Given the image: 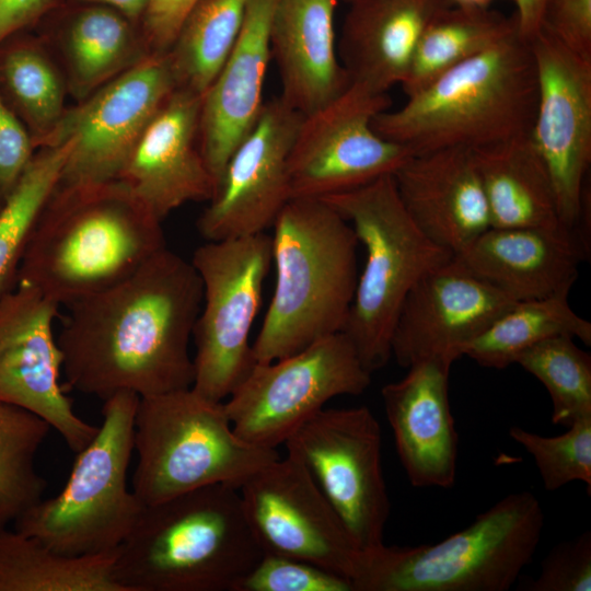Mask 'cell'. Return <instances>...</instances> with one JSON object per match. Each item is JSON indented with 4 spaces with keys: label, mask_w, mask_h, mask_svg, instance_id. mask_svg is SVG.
Wrapping results in <instances>:
<instances>
[{
    "label": "cell",
    "mask_w": 591,
    "mask_h": 591,
    "mask_svg": "<svg viewBox=\"0 0 591 591\" xmlns=\"http://www.w3.org/2000/svg\"><path fill=\"white\" fill-rule=\"evenodd\" d=\"M250 0H200L184 20L167 57L176 89L205 94L232 51Z\"/></svg>",
    "instance_id": "d6a6232c"
},
{
    "label": "cell",
    "mask_w": 591,
    "mask_h": 591,
    "mask_svg": "<svg viewBox=\"0 0 591 591\" xmlns=\"http://www.w3.org/2000/svg\"><path fill=\"white\" fill-rule=\"evenodd\" d=\"M134 451L138 461L131 490L143 507L211 485L240 489L279 457L277 449L240 438L223 402L193 387L139 397Z\"/></svg>",
    "instance_id": "52a82bcc"
},
{
    "label": "cell",
    "mask_w": 591,
    "mask_h": 591,
    "mask_svg": "<svg viewBox=\"0 0 591 591\" xmlns=\"http://www.w3.org/2000/svg\"><path fill=\"white\" fill-rule=\"evenodd\" d=\"M472 153L491 227L566 229L548 167L530 134Z\"/></svg>",
    "instance_id": "83f0119b"
},
{
    "label": "cell",
    "mask_w": 591,
    "mask_h": 591,
    "mask_svg": "<svg viewBox=\"0 0 591 591\" xmlns=\"http://www.w3.org/2000/svg\"><path fill=\"white\" fill-rule=\"evenodd\" d=\"M200 0H148L139 28L150 54L171 48L184 20Z\"/></svg>",
    "instance_id": "b9f144b4"
},
{
    "label": "cell",
    "mask_w": 591,
    "mask_h": 591,
    "mask_svg": "<svg viewBox=\"0 0 591 591\" xmlns=\"http://www.w3.org/2000/svg\"><path fill=\"white\" fill-rule=\"evenodd\" d=\"M236 591H354L351 582L316 565L264 554Z\"/></svg>",
    "instance_id": "74e56055"
},
{
    "label": "cell",
    "mask_w": 591,
    "mask_h": 591,
    "mask_svg": "<svg viewBox=\"0 0 591 591\" xmlns=\"http://www.w3.org/2000/svg\"><path fill=\"white\" fill-rule=\"evenodd\" d=\"M515 31L513 15L507 18L489 8L445 7L428 23L418 40L401 84L405 95L416 93Z\"/></svg>",
    "instance_id": "4dcf8cb0"
},
{
    "label": "cell",
    "mask_w": 591,
    "mask_h": 591,
    "mask_svg": "<svg viewBox=\"0 0 591 591\" xmlns=\"http://www.w3.org/2000/svg\"><path fill=\"white\" fill-rule=\"evenodd\" d=\"M138 402L131 392L103 401L102 424L90 443L76 453L63 488L26 509L14 521V530L68 556L119 547L143 508L127 486Z\"/></svg>",
    "instance_id": "9c48e42d"
},
{
    "label": "cell",
    "mask_w": 591,
    "mask_h": 591,
    "mask_svg": "<svg viewBox=\"0 0 591 591\" xmlns=\"http://www.w3.org/2000/svg\"><path fill=\"white\" fill-rule=\"evenodd\" d=\"M517 302L453 256L407 293L394 325L391 357L406 369L425 360L452 366Z\"/></svg>",
    "instance_id": "d6986e66"
},
{
    "label": "cell",
    "mask_w": 591,
    "mask_h": 591,
    "mask_svg": "<svg viewBox=\"0 0 591 591\" xmlns=\"http://www.w3.org/2000/svg\"><path fill=\"white\" fill-rule=\"evenodd\" d=\"M161 223L119 179L58 184L35 221L18 282L66 306L166 247Z\"/></svg>",
    "instance_id": "7a4b0ae2"
},
{
    "label": "cell",
    "mask_w": 591,
    "mask_h": 591,
    "mask_svg": "<svg viewBox=\"0 0 591 591\" xmlns=\"http://www.w3.org/2000/svg\"><path fill=\"white\" fill-rule=\"evenodd\" d=\"M303 115L279 96L265 103L230 155L197 228L207 241L265 232L291 199L288 157Z\"/></svg>",
    "instance_id": "ac0fdd59"
},
{
    "label": "cell",
    "mask_w": 591,
    "mask_h": 591,
    "mask_svg": "<svg viewBox=\"0 0 591 591\" xmlns=\"http://www.w3.org/2000/svg\"><path fill=\"white\" fill-rule=\"evenodd\" d=\"M59 4L58 0H0V43L14 33L33 30Z\"/></svg>",
    "instance_id": "7bdbcfd3"
},
{
    "label": "cell",
    "mask_w": 591,
    "mask_h": 591,
    "mask_svg": "<svg viewBox=\"0 0 591 591\" xmlns=\"http://www.w3.org/2000/svg\"><path fill=\"white\" fill-rule=\"evenodd\" d=\"M0 94L34 147L43 148L67 109L69 92L57 60L34 30L14 33L0 43Z\"/></svg>",
    "instance_id": "f1b7e54d"
},
{
    "label": "cell",
    "mask_w": 591,
    "mask_h": 591,
    "mask_svg": "<svg viewBox=\"0 0 591 591\" xmlns=\"http://www.w3.org/2000/svg\"><path fill=\"white\" fill-rule=\"evenodd\" d=\"M3 202L4 201L0 198V210H1L2 206H3Z\"/></svg>",
    "instance_id": "7dc6e473"
},
{
    "label": "cell",
    "mask_w": 591,
    "mask_h": 591,
    "mask_svg": "<svg viewBox=\"0 0 591 591\" xmlns=\"http://www.w3.org/2000/svg\"><path fill=\"white\" fill-rule=\"evenodd\" d=\"M393 177L413 221L453 255L491 227L471 149L454 147L412 154Z\"/></svg>",
    "instance_id": "7402d4cb"
},
{
    "label": "cell",
    "mask_w": 591,
    "mask_h": 591,
    "mask_svg": "<svg viewBox=\"0 0 591 591\" xmlns=\"http://www.w3.org/2000/svg\"><path fill=\"white\" fill-rule=\"evenodd\" d=\"M518 33L530 40L541 32L545 0H512Z\"/></svg>",
    "instance_id": "ee69618b"
},
{
    "label": "cell",
    "mask_w": 591,
    "mask_h": 591,
    "mask_svg": "<svg viewBox=\"0 0 591 591\" xmlns=\"http://www.w3.org/2000/svg\"><path fill=\"white\" fill-rule=\"evenodd\" d=\"M263 555L239 489L218 484L144 506L113 573L120 591H236Z\"/></svg>",
    "instance_id": "3957f363"
},
{
    "label": "cell",
    "mask_w": 591,
    "mask_h": 591,
    "mask_svg": "<svg viewBox=\"0 0 591 591\" xmlns=\"http://www.w3.org/2000/svg\"><path fill=\"white\" fill-rule=\"evenodd\" d=\"M273 227L275 290L252 345L259 363L341 332L359 276L357 236L325 200L292 198Z\"/></svg>",
    "instance_id": "5b68a950"
},
{
    "label": "cell",
    "mask_w": 591,
    "mask_h": 591,
    "mask_svg": "<svg viewBox=\"0 0 591 591\" xmlns=\"http://www.w3.org/2000/svg\"><path fill=\"white\" fill-rule=\"evenodd\" d=\"M536 72L530 40L518 31L442 73L372 121L383 138L413 154L471 150L531 132Z\"/></svg>",
    "instance_id": "277c9868"
},
{
    "label": "cell",
    "mask_w": 591,
    "mask_h": 591,
    "mask_svg": "<svg viewBox=\"0 0 591 591\" xmlns=\"http://www.w3.org/2000/svg\"><path fill=\"white\" fill-rule=\"evenodd\" d=\"M532 591H590L591 533L556 545L544 558Z\"/></svg>",
    "instance_id": "f35d334b"
},
{
    "label": "cell",
    "mask_w": 591,
    "mask_h": 591,
    "mask_svg": "<svg viewBox=\"0 0 591 591\" xmlns=\"http://www.w3.org/2000/svg\"><path fill=\"white\" fill-rule=\"evenodd\" d=\"M541 31L591 59V0H545Z\"/></svg>",
    "instance_id": "ab89813d"
},
{
    "label": "cell",
    "mask_w": 591,
    "mask_h": 591,
    "mask_svg": "<svg viewBox=\"0 0 591 591\" xmlns=\"http://www.w3.org/2000/svg\"><path fill=\"white\" fill-rule=\"evenodd\" d=\"M371 383L349 338L338 332L271 362H256L223 403L235 433L277 449L331 398L360 395Z\"/></svg>",
    "instance_id": "8fae6325"
},
{
    "label": "cell",
    "mask_w": 591,
    "mask_h": 591,
    "mask_svg": "<svg viewBox=\"0 0 591 591\" xmlns=\"http://www.w3.org/2000/svg\"><path fill=\"white\" fill-rule=\"evenodd\" d=\"M36 151L27 129L0 94V198L3 201Z\"/></svg>",
    "instance_id": "60d3db41"
},
{
    "label": "cell",
    "mask_w": 591,
    "mask_h": 591,
    "mask_svg": "<svg viewBox=\"0 0 591 591\" xmlns=\"http://www.w3.org/2000/svg\"><path fill=\"white\" fill-rule=\"evenodd\" d=\"M63 4H95L118 11L139 25L148 0H58Z\"/></svg>",
    "instance_id": "f6af8a7d"
},
{
    "label": "cell",
    "mask_w": 591,
    "mask_h": 591,
    "mask_svg": "<svg viewBox=\"0 0 591 591\" xmlns=\"http://www.w3.org/2000/svg\"><path fill=\"white\" fill-rule=\"evenodd\" d=\"M33 30L53 53L76 103L150 54L139 25L103 5L60 3Z\"/></svg>",
    "instance_id": "484cf974"
},
{
    "label": "cell",
    "mask_w": 591,
    "mask_h": 591,
    "mask_svg": "<svg viewBox=\"0 0 591 591\" xmlns=\"http://www.w3.org/2000/svg\"><path fill=\"white\" fill-rule=\"evenodd\" d=\"M117 549L82 556L57 553L33 536L0 528V591H120Z\"/></svg>",
    "instance_id": "f546056e"
},
{
    "label": "cell",
    "mask_w": 591,
    "mask_h": 591,
    "mask_svg": "<svg viewBox=\"0 0 591 591\" xmlns=\"http://www.w3.org/2000/svg\"><path fill=\"white\" fill-rule=\"evenodd\" d=\"M589 254L567 229L490 227L454 256L511 299L526 301L569 294Z\"/></svg>",
    "instance_id": "cb8c5ba5"
},
{
    "label": "cell",
    "mask_w": 591,
    "mask_h": 591,
    "mask_svg": "<svg viewBox=\"0 0 591 591\" xmlns=\"http://www.w3.org/2000/svg\"><path fill=\"white\" fill-rule=\"evenodd\" d=\"M274 4L275 0H250L241 34L201 97L199 146L216 185L266 103L264 85L271 60L269 27Z\"/></svg>",
    "instance_id": "603a6c76"
},
{
    "label": "cell",
    "mask_w": 591,
    "mask_h": 591,
    "mask_svg": "<svg viewBox=\"0 0 591 591\" xmlns=\"http://www.w3.org/2000/svg\"><path fill=\"white\" fill-rule=\"evenodd\" d=\"M340 0H275L269 43L281 82L279 96L308 115L324 106L349 85L335 31Z\"/></svg>",
    "instance_id": "d4e9b609"
},
{
    "label": "cell",
    "mask_w": 591,
    "mask_h": 591,
    "mask_svg": "<svg viewBox=\"0 0 591 591\" xmlns=\"http://www.w3.org/2000/svg\"><path fill=\"white\" fill-rule=\"evenodd\" d=\"M337 51L351 83L381 93L402 84L418 40L450 0H345Z\"/></svg>",
    "instance_id": "4316f807"
},
{
    "label": "cell",
    "mask_w": 591,
    "mask_h": 591,
    "mask_svg": "<svg viewBox=\"0 0 591 591\" xmlns=\"http://www.w3.org/2000/svg\"><path fill=\"white\" fill-rule=\"evenodd\" d=\"M200 95L175 89L134 146L116 179L161 221L216 188L198 138Z\"/></svg>",
    "instance_id": "ffe728a7"
},
{
    "label": "cell",
    "mask_w": 591,
    "mask_h": 591,
    "mask_svg": "<svg viewBox=\"0 0 591 591\" xmlns=\"http://www.w3.org/2000/svg\"><path fill=\"white\" fill-rule=\"evenodd\" d=\"M50 429L38 416L0 403V528L43 498L47 483L35 459Z\"/></svg>",
    "instance_id": "e575fe53"
},
{
    "label": "cell",
    "mask_w": 591,
    "mask_h": 591,
    "mask_svg": "<svg viewBox=\"0 0 591 591\" xmlns=\"http://www.w3.org/2000/svg\"><path fill=\"white\" fill-rule=\"evenodd\" d=\"M59 308L24 282L0 300V403L38 416L77 453L99 426L76 414L60 383L62 354L54 334Z\"/></svg>",
    "instance_id": "e0dca14e"
},
{
    "label": "cell",
    "mask_w": 591,
    "mask_h": 591,
    "mask_svg": "<svg viewBox=\"0 0 591 591\" xmlns=\"http://www.w3.org/2000/svg\"><path fill=\"white\" fill-rule=\"evenodd\" d=\"M175 89L167 54H149L67 107L43 147L73 140L59 185L116 179L142 131Z\"/></svg>",
    "instance_id": "9a60e30c"
},
{
    "label": "cell",
    "mask_w": 591,
    "mask_h": 591,
    "mask_svg": "<svg viewBox=\"0 0 591 591\" xmlns=\"http://www.w3.org/2000/svg\"><path fill=\"white\" fill-rule=\"evenodd\" d=\"M336 511L359 551L384 543L390 499L381 426L367 406L322 408L285 441Z\"/></svg>",
    "instance_id": "7c38bea8"
},
{
    "label": "cell",
    "mask_w": 591,
    "mask_h": 591,
    "mask_svg": "<svg viewBox=\"0 0 591 591\" xmlns=\"http://www.w3.org/2000/svg\"><path fill=\"white\" fill-rule=\"evenodd\" d=\"M515 363L546 387L554 425L567 428L591 416V356L572 337L547 338L520 354Z\"/></svg>",
    "instance_id": "d590c367"
},
{
    "label": "cell",
    "mask_w": 591,
    "mask_h": 591,
    "mask_svg": "<svg viewBox=\"0 0 591 591\" xmlns=\"http://www.w3.org/2000/svg\"><path fill=\"white\" fill-rule=\"evenodd\" d=\"M239 491L264 554L303 560L350 581L359 548L301 461L279 456Z\"/></svg>",
    "instance_id": "2e32d148"
},
{
    "label": "cell",
    "mask_w": 591,
    "mask_h": 591,
    "mask_svg": "<svg viewBox=\"0 0 591 591\" xmlns=\"http://www.w3.org/2000/svg\"><path fill=\"white\" fill-rule=\"evenodd\" d=\"M351 225L366 251L343 333L372 373L391 358L394 325L409 290L454 255L413 221L393 174L323 198Z\"/></svg>",
    "instance_id": "ba28073f"
},
{
    "label": "cell",
    "mask_w": 591,
    "mask_h": 591,
    "mask_svg": "<svg viewBox=\"0 0 591 591\" xmlns=\"http://www.w3.org/2000/svg\"><path fill=\"white\" fill-rule=\"evenodd\" d=\"M192 264L202 285V302L193 331L192 387L222 402L254 367L250 332L273 263L271 235L265 232L207 241Z\"/></svg>",
    "instance_id": "30bf717a"
},
{
    "label": "cell",
    "mask_w": 591,
    "mask_h": 591,
    "mask_svg": "<svg viewBox=\"0 0 591 591\" xmlns=\"http://www.w3.org/2000/svg\"><path fill=\"white\" fill-rule=\"evenodd\" d=\"M452 4L467 8H488L494 0H450ZM512 1V0H511Z\"/></svg>",
    "instance_id": "bcb514c9"
},
{
    "label": "cell",
    "mask_w": 591,
    "mask_h": 591,
    "mask_svg": "<svg viewBox=\"0 0 591 591\" xmlns=\"http://www.w3.org/2000/svg\"><path fill=\"white\" fill-rule=\"evenodd\" d=\"M543 528L535 495L512 493L438 543L359 551L350 581L354 591H506L531 561Z\"/></svg>",
    "instance_id": "8992f818"
},
{
    "label": "cell",
    "mask_w": 591,
    "mask_h": 591,
    "mask_svg": "<svg viewBox=\"0 0 591 591\" xmlns=\"http://www.w3.org/2000/svg\"><path fill=\"white\" fill-rule=\"evenodd\" d=\"M555 437H544L514 426L510 438L532 456L542 484L554 491L572 482H582L591 493V416L572 422Z\"/></svg>",
    "instance_id": "8d00e7d4"
},
{
    "label": "cell",
    "mask_w": 591,
    "mask_h": 591,
    "mask_svg": "<svg viewBox=\"0 0 591 591\" xmlns=\"http://www.w3.org/2000/svg\"><path fill=\"white\" fill-rule=\"evenodd\" d=\"M201 302L192 262L164 247L123 280L66 305L57 341L68 386L102 401L192 387L189 341Z\"/></svg>",
    "instance_id": "6da1fadb"
},
{
    "label": "cell",
    "mask_w": 591,
    "mask_h": 591,
    "mask_svg": "<svg viewBox=\"0 0 591 591\" xmlns=\"http://www.w3.org/2000/svg\"><path fill=\"white\" fill-rule=\"evenodd\" d=\"M569 294L519 301L497 316L465 349L480 367L505 369L520 354L555 336L591 345V323L573 311Z\"/></svg>",
    "instance_id": "1f68e13d"
},
{
    "label": "cell",
    "mask_w": 591,
    "mask_h": 591,
    "mask_svg": "<svg viewBox=\"0 0 591 591\" xmlns=\"http://www.w3.org/2000/svg\"><path fill=\"white\" fill-rule=\"evenodd\" d=\"M73 140L38 149L0 210V300L18 282L22 258L44 205L59 184Z\"/></svg>",
    "instance_id": "836d02e7"
},
{
    "label": "cell",
    "mask_w": 591,
    "mask_h": 591,
    "mask_svg": "<svg viewBox=\"0 0 591 591\" xmlns=\"http://www.w3.org/2000/svg\"><path fill=\"white\" fill-rule=\"evenodd\" d=\"M381 390L401 464L414 487L450 488L456 476L459 434L449 401L451 366L425 360Z\"/></svg>",
    "instance_id": "44dd1931"
},
{
    "label": "cell",
    "mask_w": 591,
    "mask_h": 591,
    "mask_svg": "<svg viewBox=\"0 0 591 591\" xmlns=\"http://www.w3.org/2000/svg\"><path fill=\"white\" fill-rule=\"evenodd\" d=\"M391 103L387 93L350 83L334 100L303 115L288 157L291 199H323L394 174L413 152L381 137L372 126Z\"/></svg>",
    "instance_id": "4fadbf2b"
},
{
    "label": "cell",
    "mask_w": 591,
    "mask_h": 591,
    "mask_svg": "<svg viewBox=\"0 0 591 591\" xmlns=\"http://www.w3.org/2000/svg\"><path fill=\"white\" fill-rule=\"evenodd\" d=\"M530 45L537 88L530 136L552 176L563 225L589 248L584 181L591 162V59L543 31Z\"/></svg>",
    "instance_id": "5bb4252c"
}]
</instances>
